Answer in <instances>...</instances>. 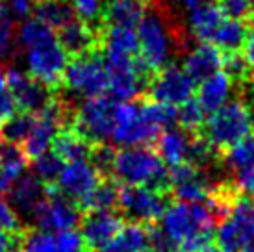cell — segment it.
I'll return each mask as SVG.
<instances>
[{"label": "cell", "mask_w": 254, "mask_h": 252, "mask_svg": "<svg viewBox=\"0 0 254 252\" xmlns=\"http://www.w3.org/2000/svg\"><path fill=\"white\" fill-rule=\"evenodd\" d=\"M219 213L213 200L208 204L175 202L160 219V228L152 230L156 252H198L212 245V232Z\"/></svg>", "instance_id": "1"}, {"label": "cell", "mask_w": 254, "mask_h": 252, "mask_svg": "<svg viewBox=\"0 0 254 252\" xmlns=\"http://www.w3.org/2000/svg\"><path fill=\"white\" fill-rule=\"evenodd\" d=\"M112 175L123 186L150 188L165 191L169 188V171L162 158L150 147H130L115 152Z\"/></svg>", "instance_id": "2"}, {"label": "cell", "mask_w": 254, "mask_h": 252, "mask_svg": "<svg viewBox=\"0 0 254 252\" xmlns=\"http://www.w3.org/2000/svg\"><path fill=\"white\" fill-rule=\"evenodd\" d=\"M135 32L139 39V60L148 69L156 74L158 70L171 65L169 60L178 43V34L162 7L150 4Z\"/></svg>", "instance_id": "3"}, {"label": "cell", "mask_w": 254, "mask_h": 252, "mask_svg": "<svg viewBox=\"0 0 254 252\" xmlns=\"http://www.w3.org/2000/svg\"><path fill=\"white\" fill-rule=\"evenodd\" d=\"M253 113L249 110V106L243 102V98H236L223 106L221 110L213 112L206 119L200 132H202V139L215 152L219 150L226 152L240 141L253 135Z\"/></svg>", "instance_id": "4"}, {"label": "cell", "mask_w": 254, "mask_h": 252, "mask_svg": "<svg viewBox=\"0 0 254 252\" xmlns=\"http://www.w3.org/2000/svg\"><path fill=\"white\" fill-rule=\"evenodd\" d=\"M217 243L225 252H247L254 249V200L236 196L226 215L217 224Z\"/></svg>", "instance_id": "5"}, {"label": "cell", "mask_w": 254, "mask_h": 252, "mask_svg": "<svg viewBox=\"0 0 254 252\" xmlns=\"http://www.w3.org/2000/svg\"><path fill=\"white\" fill-rule=\"evenodd\" d=\"M64 84L80 97H102L108 91V67L102 52L93 50L84 56L72 58L67 63Z\"/></svg>", "instance_id": "6"}, {"label": "cell", "mask_w": 254, "mask_h": 252, "mask_svg": "<svg viewBox=\"0 0 254 252\" xmlns=\"http://www.w3.org/2000/svg\"><path fill=\"white\" fill-rule=\"evenodd\" d=\"M117 104L112 97L85 98L78 106L76 115H72L71 125L93 145H102L106 139H112L113 125H115V110Z\"/></svg>", "instance_id": "7"}, {"label": "cell", "mask_w": 254, "mask_h": 252, "mask_svg": "<svg viewBox=\"0 0 254 252\" xmlns=\"http://www.w3.org/2000/svg\"><path fill=\"white\" fill-rule=\"evenodd\" d=\"M160 130L150 125L143 112L141 102H125L117 104L115 125L112 132V143L123 148L148 147L150 141L158 139Z\"/></svg>", "instance_id": "8"}, {"label": "cell", "mask_w": 254, "mask_h": 252, "mask_svg": "<svg viewBox=\"0 0 254 252\" xmlns=\"http://www.w3.org/2000/svg\"><path fill=\"white\" fill-rule=\"evenodd\" d=\"M26 52V69L28 76L37 80L39 84L54 89L56 85L64 84V74L67 69V52L58 41V35L49 41H43Z\"/></svg>", "instance_id": "9"}, {"label": "cell", "mask_w": 254, "mask_h": 252, "mask_svg": "<svg viewBox=\"0 0 254 252\" xmlns=\"http://www.w3.org/2000/svg\"><path fill=\"white\" fill-rule=\"evenodd\" d=\"M6 85L13 97L15 104H17V112L39 115L56 100L54 89L39 84L37 80H34L17 67L7 69Z\"/></svg>", "instance_id": "10"}, {"label": "cell", "mask_w": 254, "mask_h": 252, "mask_svg": "<svg viewBox=\"0 0 254 252\" xmlns=\"http://www.w3.org/2000/svg\"><path fill=\"white\" fill-rule=\"evenodd\" d=\"M195 85L197 84L191 80L184 67L171 63L152 76L147 91H150V100H154V102L180 108L193 98Z\"/></svg>", "instance_id": "11"}, {"label": "cell", "mask_w": 254, "mask_h": 252, "mask_svg": "<svg viewBox=\"0 0 254 252\" xmlns=\"http://www.w3.org/2000/svg\"><path fill=\"white\" fill-rule=\"evenodd\" d=\"M119 208L128 219H132V223L148 224L163 217L167 202L162 191L123 186L119 191Z\"/></svg>", "instance_id": "12"}, {"label": "cell", "mask_w": 254, "mask_h": 252, "mask_svg": "<svg viewBox=\"0 0 254 252\" xmlns=\"http://www.w3.org/2000/svg\"><path fill=\"white\" fill-rule=\"evenodd\" d=\"M32 219L37 230L60 234V232L74 230V226L80 221V211L72 200L65 198L58 191H50L47 198L39 204Z\"/></svg>", "instance_id": "13"}, {"label": "cell", "mask_w": 254, "mask_h": 252, "mask_svg": "<svg viewBox=\"0 0 254 252\" xmlns=\"http://www.w3.org/2000/svg\"><path fill=\"white\" fill-rule=\"evenodd\" d=\"M169 188L177 195L178 202L208 204L213 200L217 191H213L208 176L191 163H182L169 171Z\"/></svg>", "instance_id": "14"}, {"label": "cell", "mask_w": 254, "mask_h": 252, "mask_svg": "<svg viewBox=\"0 0 254 252\" xmlns=\"http://www.w3.org/2000/svg\"><path fill=\"white\" fill-rule=\"evenodd\" d=\"M100 173L95 169L89 160L85 161H71L65 163L62 175L58 178L56 188L58 193L64 195L69 200H76L80 206L91 196V193L99 188Z\"/></svg>", "instance_id": "15"}, {"label": "cell", "mask_w": 254, "mask_h": 252, "mask_svg": "<svg viewBox=\"0 0 254 252\" xmlns=\"http://www.w3.org/2000/svg\"><path fill=\"white\" fill-rule=\"evenodd\" d=\"M19 252H85V243L76 230L60 234L32 230L19 239Z\"/></svg>", "instance_id": "16"}, {"label": "cell", "mask_w": 254, "mask_h": 252, "mask_svg": "<svg viewBox=\"0 0 254 252\" xmlns=\"http://www.w3.org/2000/svg\"><path fill=\"white\" fill-rule=\"evenodd\" d=\"M100 52L106 62L139 58V39L135 28L104 26L100 28Z\"/></svg>", "instance_id": "17"}, {"label": "cell", "mask_w": 254, "mask_h": 252, "mask_svg": "<svg viewBox=\"0 0 254 252\" xmlns=\"http://www.w3.org/2000/svg\"><path fill=\"white\" fill-rule=\"evenodd\" d=\"M123 228V219L113 210L108 211H89L82 221V238L85 247L100 251L106 247L115 234Z\"/></svg>", "instance_id": "18"}, {"label": "cell", "mask_w": 254, "mask_h": 252, "mask_svg": "<svg viewBox=\"0 0 254 252\" xmlns=\"http://www.w3.org/2000/svg\"><path fill=\"white\" fill-rule=\"evenodd\" d=\"M56 35L67 56L76 58L93 50H100V28H93L78 17L58 30Z\"/></svg>", "instance_id": "19"}, {"label": "cell", "mask_w": 254, "mask_h": 252, "mask_svg": "<svg viewBox=\"0 0 254 252\" xmlns=\"http://www.w3.org/2000/svg\"><path fill=\"white\" fill-rule=\"evenodd\" d=\"M9 200L11 208L17 211L19 217H32L39 204L47 198V189L45 184L37 178L34 173L30 175H22L17 182L11 184L9 188Z\"/></svg>", "instance_id": "20"}, {"label": "cell", "mask_w": 254, "mask_h": 252, "mask_svg": "<svg viewBox=\"0 0 254 252\" xmlns=\"http://www.w3.org/2000/svg\"><path fill=\"white\" fill-rule=\"evenodd\" d=\"M223 60H225V54L221 50L210 43H200L188 52L184 62V70L190 74L195 84H200L206 78L223 70Z\"/></svg>", "instance_id": "21"}, {"label": "cell", "mask_w": 254, "mask_h": 252, "mask_svg": "<svg viewBox=\"0 0 254 252\" xmlns=\"http://www.w3.org/2000/svg\"><path fill=\"white\" fill-rule=\"evenodd\" d=\"M148 6H150V0H106L102 24L137 28V24L147 13Z\"/></svg>", "instance_id": "22"}, {"label": "cell", "mask_w": 254, "mask_h": 252, "mask_svg": "<svg viewBox=\"0 0 254 252\" xmlns=\"http://www.w3.org/2000/svg\"><path fill=\"white\" fill-rule=\"evenodd\" d=\"M158 156L162 158L163 163H167L171 169L178 167L182 163H188L190 158V147L193 137L188 135L186 130L182 128H167L160 132L158 135Z\"/></svg>", "instance_id": "23"}, {"label": "cell", "mask_w": 254, "mask_h": 252, "mask_svg": "<svg viewBox=\"0 0 254 252\" xmlns=\"http://www.w3.org/2000/svg\"><path fill=\"white\" fill-rule=\"evenodd\" d=\"M91 141H87L78 132L72 125L64 126L60 133L56 135V139L52 143V150L56 152L65 163H71V161H85L91 158L93 152Z\"/></svg>", "instance_id": "24"}, {"label": "cell", "mask_w": 254, "mask_h": 252, "mask_svg": "<svg viewBox=\"0 0 254 252\" xmlns=\"http://www.w3.org/2000/svg\"><path fill=\"white\" fill-rule=\"evenodd\" d=\"M152 245V230H148L147 224L128 223L123 224L115 238L102 247L99 252H147Z\"/></svg>", "instance_id": "25"}, {"label": "cell", "mask_w": 254, "mask_h": 252, "mask_svg": "<svg viewBox=\"0 0 254 252\" xmlns=\"http://www.w3.org/2000/svg\"><path fill=\"white\" fill-rule=\"evenodd\" d=\"M230 93H232V82H230V78L226 76L223 70H219L213 76L206 78L204 82H200L197 100L204 108V112L212 115L213 112H217L225 104L230 102L228 100Z\"/></svg>", "instance_id": "26"}, {"label": "cell", "mask_w": 254, "mask_h": 252, "mask_svg": "<svg viewBox=\"0 0 254 252\" xmlns=\"http://www.w3.org/2000/svg\"><path fill=\"white\" fill-rule=\"evenodd\" d=\"M190 30L200 43H212L213 34L217 32L225 15L221 13L217 2H206L197 9L190 11Z\"/></svg>", "instance_id": "27"}, {"label": "cell", "mask_w": 254, "mask_h": 252, "mask_svg": "<svg viewBox=\"0 0 254 252\" xmlns=\"http://www.w3.org/2000/svg\"><path fill=\"white\" fill-rule=\"evenodd\" d=\"M247 34H249L247 22L225 19V21L221 22V26L217 28V32L213 34L210 45L219 49L223 54H234V52H240L243 49V45L247 41Z\"/></svg>", "instance_id": "28"}, {"label": "cell", "mask_w": 254, "mask_h": 252, "mask_svg": "<svg viewBox=\"0 0 254 252\" xmlns=\"http://www.w3.org/2000/svg\"><path fill=\"white\" fill-rule=\"evenodd\" d=\"M34 17L58 32L74 19V11L69 0H37L34 4Z\"/></svg>", "instance_id": "29"}, {"label": "cell", "mask_w": 254, "mask_h": 252, "mask_svg": "<svg viewBox=\"0 0 254 252\" xmlns=\"http://www.w3.org/2000/svg\"><path fill=\"white\" fill-rule=\"evenodd\" d=\"M34 123H36V115H32V113H13L6 123L0 125V137L9 145H19L21 147L24 139L28 137V133L32 132Z\"/></svg>", "instance_id": "30"}, {"label": "cell", "mask_w": 254, "mask_h": 252, "mask_svg": "<svg viewBox=\"0 0 254 252\" xmlns=\"http://www.w3.org/2000/svg\"><path fill=\"white\" fill-rule=\"evenodd\" d=\"M26 165H28V158L19 145L4 143L0 147V169H2V175L11 184L17 182L24 175Z\"/></svg>", "instance_id": "31"}, {"label": "cell", "mask_w": 254, "mask_h": 252, "mask_svg": "<svg viewBox=\"0 0 254 252\" xmlns=\"http://www.w3.org/2000/svg\"><path fill=\"white\" fill-rule=\"evenodd\" d=\"M52 37H56V32L36 17L22 21L21 28L17 30V45L24 50L32 49L43 41H49Z\"/></svg>", "instance_id": "32"}, {"label": "cell", "mask_w": 254, "mask_h": 252, "mask_svg": "<svg viewBox=\"0 0 254 252\" xmlns=\"http://www.w3.org/2000/svg\"><path fill=\"white\" fill-rule=\"evenodd\" d=\"M119 191L121 188L112 180H104L99 184V188L91 193V196L82 204V208L89 211H108L119 206Z\"/></svg>", "instance_id": "33"}, {"label": "cell", "mask_w": 254, "mask_h": 252, "mask_svg": "<svg viewBox=\"0 0 254 252\" xmlns=\"http://www.w3.org/2000/svg\"><path fill=\"white\" fill-rule=\"evenodd\" d=\"M223 72L230 78L232 84L245 85L251 84L254 78V67L247 62L243 52H234V54H225L223 60Z\"/></svg>", "instance_id": "34"}, {"label": "cell", "mask_w": 254, "mask_h": 252, "mask_svg": "<svg viewBox=\"0 0 254 252\" xmlns=\"http://www.w3.org/2000/svg\"><path fill=\"white\" fill-rule=\"evenodd\" d=\"M225 163L228 169H232L234 173H240L245 169L254 165V133L249 135L247 139L240 141L238 145H234L230 150H226Z\"/></svg>", "instance_id": "35"}, {"label": "cell", "mask_w": 254, "mask_h": 252, "mask_svg": "<svg viewBox=\"0 0 254 252\" xmlns=\"http://www.w3.org/2000/svg\"><path fill=\"white\" fill-rule=\"evenodd\" d=\"M64 165L65 161L54 150H49V152H45L43 156H39V158L32 161L34 175L43 184H56L60 175H62V171H64Z\"/></svg>", "instance_id": "36"}, {"label": "cell", "mask_w": 254, "mask_h": 252, "mask_svg": "<svg viewBox=\"0 0 254 252\" xmlns=\"http://www.w3.org/2000/svg\"><path fill=\"white\" fill-rule=\"evenodd\" d=\"M143 104V112L147 115V119L150 121V125L156 126L158 130H167V128H173L175 123H178V108L169 104H162V102H141Z\"/></svg>", "instance_id": "37"}, {"label": "cell", "mask_w": 254, "mask_h": 252, "mask_svg": "<svg viewBox=\"0 0 254 252\" xmlns=\"http://www.w3.org/2000/svg\"><path fill=\"white\" fill-rule=\"evenodd\" d=\"M178 123L186 132H200L202 130L206 123V112L195 97L178 108Z\"/></svg>", "instance_id": "38"}, {"label": "cell", "mask_w": 254, "mask_h": 252, "mask_svg": "<svg viewBox=\"0 0 254 252\" xmlns=\"http://www.w3.org/2000/svg\"><path fill=\"white\" fill-rule=\"evenodd\" d=\"M72 11L80 21L93 28H102V15H104V0H69Z\"/></svg>", "instance_id": "39"}, {"label": "cell", "mask_w": 254, "mask_h": 252, "mask_svg": "<svg viewBox=\"0 0 254 252\" xmlns=\"http://www.w3.org/2000/svg\"><path fill=\"white\" fill-rule=\"evenodd\" d=\"M217 6L225 19L240 22L254 21V2L253 0H217Z\"/></svg>", "instance_id": "40"}, {"label": "cell", "mask_w": 254, "mask_h": 252, "mask_svg": "<svg viewBox=\"0 0 254 252\" xmlns=\"http://www.w3.org/2000/svg\"><path fill=\"white\" fill-rule=\"evenodd\" d=\"M19 228H21V217L11 208V204L0 196V232L17 236Z\"/></svg>", "instance_id": "41"}, {"label": "cell", "mask_w": 254, "mask_h": 252, "mask_svg": "<svg viewBox=\"0 0 254 252\" xmlns=\"http://www.w3.org/2000/svg\"><path fill=\"white\" fill-rule=\"evenodd\" d=\"M113 158H115V150L112 147H108L106 143H102V145H95L93 147L89 161L95 165V169L99 173H112Z\"/></svg>", "instance_id": "42"}, {"label": "cell", "mask_w": 254, "mask_h": 252, "mask_svg": "<svg viewBox=\"0 0 254 252\" xmlns=\"http://www.w3.org/2000/svg\"><path fill=\"white\" fill-rule=\"evenodd\" d=\"M13 113H17V104L7 89L6 78H4V80H0V125L6 123Z\"/></svg>", "instance_id": "43"}, {"label": "cell", "mask_w": 254, "mask_h": 252, "mask_svg": "<svg viewBox=\"0 0 254 252\" xmlns=\"http://www.w3.org/2000/svg\"><path fill=\"white\" fill-rule=\"evenodd\" d=\"M236 184L238 188L245 193V196H254V165L253 167L245 169V171H240L236 173Z\"/></svg>", "instance_id": "44"}, {"label": "cell", "mask_w": 254, "mask_h": 252, "mask_svg": "<svg viewBox=\"0 0 254 252\" xmlns=\"http://www.w3.org/2000/svg\"><path fill=\"white\" fill-rule=\"evenodd\" d=\"M7 7L13 17H26L30 11H34V0H7Z\"/></svg>", "instance_id": "45"}, {"label": "cell", "mask_w": 254, "mask_h": 252, "mask_svg": "<svg viewBox=\"0 0 254 252\" xmlns=\"http://www.w3.org/2000/svg\"><path fill=\"white\" fill-rule=\"evenodd\" d=\"M19 239L11 234H2L0 232V252H17L19 251Z\"/></svg>", "instance_id": "46"}, {"label": "cell", "mask_w": 254, "mask_h": 252, "mask_svg": "<svg viewBox=\"0 0 254 252\" xmlns=\"http://www.w3.org/2000/svg\"><path fill=\"white\" fill-rule=\"evenodd\" d=\"M243 56L247 58V62L254 67V21L249 24L247 41L243 45Z\"/></svg>", "instance_id": "47"}, {"label": "cell", "mask_w": 254, "mask_h": 252, "mask_svg": "<svg viewBox=\"0 0 254 252\" xmlns=\"http://www.w3.org/2000/svg\"><path fill=\"white\" fill-rule=\"evenodd\" d=\"M243 95H245L243 102L249 106V110H251V113H253V119H254V84H253V82L243 87Z\"/></svg>", "instance_id": "48"}, {"label": "cell", "mask_w": 254, "mask_h": 252, "mask_svg": "<svg viewBox=\"0 0 254 252\" xmlns=\"http://www.w3.org/2000/svg\"><path fill=\"white\" fill-rule=\"evenodd\" d=\"M178 6H182L184 9H188V11H193V9H197L198 6H202L206 4V0H177Z\"/></svg>", "instance_id": "49"}, {"label": "cell", "mask_w": 254, "mask_h": 252, "mask_svg": "<svg viewBox=\"0 0 254 252\" xmlns=\"http://www.w3.org/2000/svg\"><path fill=\"white\" fill-rule=\"evenodd\" d=\"M9 188H11V182L2 175V169H0V196L4 195V193H7V189Z\"/></svg>", "instance_id": "50"}, {"label": "cell", "mask_w": 254, "mask_h": 252, "mask_svg": "<svg viewBox=\"0 0 254 252\" xmlns=\"http://www.w3.org/2000/svg\"><path fill=\"white\" fill-rule=\"evenodd\" d=\"M198 252H219V251H217V249H215V247L208 245V247H204V249H202V251H198Z\"/></svg>", "instance_id": "51"}, {"label": "cell", "mask_w": 254, "mask_h": 252, "mask_svg": "<svg viewBox=\"0 0 254 252\" xmlns=\"http://www.w3.org/2000/svg\"><path fill=\"white\" fill-rule=\"evenodd\" d=\"M4 78H6V72L2 70V65H0V80H4Z\"/></svg>", "instance_id": "52"}, {"label": "cell", "mask_w": 254, "mask_h": 252, "mask_svg": "<svg viewBox=\"0 0 254 252\" xmlns=\"http://www.w3.org/2000/svg\"><path fill=\"white\" fill-rule=\"evenodd\" d=\"M247 252H254V249H253V251H247Z\"/></svg>", "instance_id": "53"}, {"label": "cell", "mask_w": 254, "mask_h": 252, "mask_svg": "<svg viewBox=\"0 0 254 252\" xmlns=\"http://www.w3.org/2000/svg\"><path fill=\"white\" fill-rule=\"evenodd\" d=\"M147 252H156V251H147Z\"/></svg>", "instance_id": "54"}, {"label": "cell", "mask_w": 254, "mask_h": 252, "mask_svg": "<svg viewBox=\"0 0 254 252\" xmlns=\"http://www.w3.org/2000/svg\"><path fill=\"white\" fill-rule=\"evenodd\" d=\"M253 2H254V0H253Z\"/></svg>", "instance_id": "55"}, {"label": "cell", "mask_w": 254, "mask_h": 252, "mask_svg": "<svg viewBox=\"0 0 254 252\" xmlns=\"http://www.w3.org/2000/svg\"><path fill=\"white\" fill-rule=\"evenodd\" d=\"M223 252H225V251H223Z\"/></svg>", "instance_id": "56"}]
</instances>
